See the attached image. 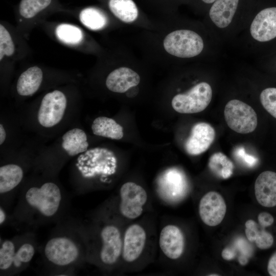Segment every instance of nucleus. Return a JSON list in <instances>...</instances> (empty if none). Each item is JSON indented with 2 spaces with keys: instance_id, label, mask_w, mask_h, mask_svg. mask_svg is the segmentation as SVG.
I'll return each mask as SVG.
<instances>
[{
  "instance_id": "obj_17",
  "label": "nucleus",
  "mask_w": 276,
  "mask_h": 276,
  "mask_svg": "<svg viewBox=\"0 0 276 276\" xmlns=\"http://www.w3.org/2000/svg\"><path fill=\"white\" fill-rule=\"evenodd\" d=\"M238 3L239 0H216L209 12L214 24L220 28L227 27L232 22Z\"/></svg>"
},
{
  "instance_id": "obj_13",
  "label": "nucleus",
  "mask_w": 276,
  "mask_h": 276,
  "mask_svg": "<svg viewBox=\"0 0 276 276\" xmlns=\"http://www.w3.org/2000/svg\"><path fill=\"white\" fill-rule=\"evenodd\" d=\"M146 234L140 225L134 224L126 229L123 240L122 257L127 262L135 261L141 255L145 245Z\"/></svg>"
},
{
  "instance_id": "obj_7",
  "label": "nucleus",
  "mask_w": 276,
  "mask_h": 276,
  "mask_svg": "<svg viewBox=\"0 0 276 276\" xmlns=\"http://www.w3.org/2000/svg\"><path fill=\"white\" fill-rule=\"evenodd\" d=\"M67 106V99L61 91L55 90L43 97L38 113L39 124L44 128L57 125L62 120Z\"/></svg>"
},
{
  "instance_id": "obj_28",
  "label": "nucleus",
  "mask_w": 276,
  "mask_h": 276,
  "mask_svg": "<svg viewBox=\"0 0 276 276\" xmlns=\"http://www.w3.org/2000/svg\"><path fill=\"white\" fill-rule=\"evenodd\" d=\"M52 0H21L19 7L20 14L24 18H30L47 8Z\"/></svg>"
},
{
  "instance_id": "obj_15",
  "label": "nucleus",
  "mask_w": 276,
  "mask_h": 276,
  "mask_svg": "<svg viewBox=\"0 0 276 276\" xmlns=\"http://www.w3.org/2000/svg\"><path fill=\"white\" fill-rule=\"evenodd\" d=\"M255 193L261 205L267 208L276 206V173L271 171L262 172L256 180Z\"/></svg>"
},
{
  "instance_id": "obj_8",
  "label": "nucleus",
  "mask_w": 276,
  "mask_h": 276,
  "mask_svg": "<svg viewBox=\"0 0 276 276\" xmlns=\"http://www.w3.org/2000/svg\"><path fill=\"white\" fill-rule=\"evenodd\" d=\"M120 196L119 210L124 217L134 219L141 216L147 200L143 187L133 182H126L121 187Z\"/></svg>"
},
{
  "instance_id": "obj_32",
  "label": "nucleus",
  "mask_w": 276,
  "mask_h": 276,
  "mask_svg": "<svg viewBox=\"0 0 276 276\" xmlns=\"http://www.w3.org/2000/svg\"><path fill=\"white\" fill-rule=\"evenodd\" d=\"M259 224L264 228L270 226L274 221L273 216L267 212L260 213L258 216Z\"/></svg>"
},
{
  "instance_id": "obj_14",
  "label": "nucleus",
  "mask_w": 276,
  "mask_h": 276,
  "mask_svg": "<svg viewBox=\"0 0 276 276\" xmlns=\"http://www.w3.org/2000/svg\"><path fill=\"white\" fill-rule=\"evenodd\" d=\"M159 244L166 256L172 260L177 259L181 256L184 250L183 235L177 226L166 225L160 232Z\"/></svg>"
},
{
  "instance_id": "obj_25",
  "label": "nucleus",
  "mask_w": 276,
  "mask_h": 276,
  "mask_svg": "<svg viewBox=\"0 0 276 276\" xmlns=\"http://www.w3.org/2000/svg\"><path fill=\"white\" fill-rule=\"evenodd\" d=\"M208 166L215 175L222 179L228 178L233 173V162L220 152L215 153L210 156Z\"/></svg>"
},
{
  "instance_id": "obj_19",
  "label": "nucleus",
  "mask_w": 276,
  "mask_h": 276,
  "mask_svg": "<svg viewBox=\"0 0 276 276\" xmlns=\"http://www.w3.org/2000/svg\"><path fill=\"white\" fill-rule=\"evenodd\" d=\"M61 146L70 156L84 152L88 147L86 134L80 128L71 129L62 136Z\"/></svg>"
},
{
  "instance_id": "obj_31",
  "label": "nucleus",
  "mask_w": 276,
  "mask_h": 276,
  "mask_svg": "<svg viewBox=\"0 0 276 276\" xmlns=\"http://www.w3.org/2000/svg\"><path fill=\"white\" fill-rule=\"evenodd\" d=\"M234 155L248 167H253L258 162L257 158L247 153L243 147H237L234 151Z\"/></svg>"
},
{
  "instance_id": "obj_18",
  "label": "nucleus",
  "mask_w": 276,
  "mask_h": 276,
  "mask_svg": "<svg viewBox=\"0 0 276 276\" xmlns=\"http://www.w3.org/2000/svg\"><path fill=\"white\" fill-rule=\"evenodd\" d=\"M43 73L37 66L29 67L18 78L16 85L17 93L22 96L33 95L39 88L42 81Z\"/></svg>"
},
{
  "instance_id": "obj_33",
  "label": "nucleus",
  "mask_w": 276,
  "mask_h": 276,
  "mask_svg": "<svg viewBox=\"0 0 276 276\" xmlns=\"http://www.w3.org/2000/svg\"><path fill=\"white\" fill-rule=\"evenodd\" d=\"M267 271L270 275L276 276V251L271 255L267 265Z\"/></svg>"
},
{
  "instance_id": "obj_6",
  "label": "nucleus",
  "mask_w": 276,
  "mask_h": 276,
  "mask_svg": "<svg viewBox=\"0 0 276 276\" xmlns=\"http://www.w3.org/2000/svg\"><path fill=\"white\" fill-rule=\"evenodd\" d=\"M224 116L228 126L239 133L252 132L257 126V116L254 109L239 100H232L227 103Z\"/></svg>"
},
{
  "instance_id": "obj_24",
  "label": "nucleus",
  "mask_w": 276,
  "mask_h": 276,
  "mask_svg": "<svg viewBox=\"0 0 276 276\" xmlns=\"http://www.w3.org/2000/svg\"><path fill=\"white\" fill-rule=\"evenodd\" d=\"M108 6L111 12L123 22H133L138 17V9L132 0H109Z\"/></svg>"
},
{
  "instance_id": "obj_2",
  "label": "nucleus",
  "mask_w": 276,
  "mask_h": 276,
  "mask_svg": "<svg viewBox=\"0 0 276 276\" xmlns=\"http://www.w3.org/2000/svg\"><path fill=\"white\" fill-rule=\"evenodd\" d=\"M35 250V242L30 237L3 241L0 247L1 272L11 274L22 270L30 263Z\"/></svg>"
},
{
  "instance_id": "obj_16",
  "label": "nucleus",
  "mask_w": 276,
  "mask_h": 276,
  "mask_svg": "<svg viewBox=\"0 0 276 276\" xmlns=\"http://www.w3.org/2000/svg\"><path fill=\"white\" fill-rule=\"evenodd\" d=\"M141 79L139 75L130 68L121 67L112 71L106 79V86L110 91L124 93L137 85Z\"/></svg>"
},
{
  "instance_id": "obj_1",
  "label": "nucleus",
  "mask_w": 276,
  "mask_h": 276,
  "mask_svg": "<svg viewBox=\"0 0 276 276\" xmlns=\"http://www.w3.org/2000/svg\"><path fill=\"white\" fill-rule=\"evenodd\" d=\"M63 195L59 186L47 181L40 186L30 187L22 195L21 205L25 214L33 219L48 220L59 212L63 203Z\"/></svg>"
},
{
  "instance_id": "obj_34",
  "label": "nucleus",
  "mask_w": 276,
  "mask_h": 276,
  "mask_svg": "<svg viewBox=\"0 0 276 276\" xmlns=\"http://www.w3.org/2000/svg\"><path fill=\"white\" fill-rule=\"evenodd\" d=\"M6 138V132L4 126L0 124V145H2L5 141Z\"/></svg>"
},
{
  "instance_id": "obj_37",
  "label": "nucleus",
  "mask_w": 276,
  "mask_h": 276,
  "mask_svg": "<svg viewBox=\"0 0 276 276\" xmlns=\"http://www.w3.org/2000/svg\"><path fill=\"white\" fill-rule=\"evenodd\" d=\"M218 275L217 274H211V275Z\"/></svg>"
},
{
  "instance_id": "obj_21",
  "label": "nucleus",
  "mask_w": 276,
  "mask_h": 276,
  "mask_svg": "<svg viewBox=\"0 0 276 276\" xmlns=\"http://www.w3.org/2000/svg\"><path fill=\"white\" fill-rule=\"evenodd\" d=\"M93 133L97 136L112 140H120L123 136V129L113 119L106 117L96 118L91 125Z\"/></svg>"
},
{
  "instance_id": "obj_4",
  "label": "nucleus",
  "mask_w": 276,
  "mask_h": 276,
  "mask_svg": "<svg viewBox=\"0 0 276 276\" xmlns=\"http://www.w3.org/2000/svg\"><path fill=\"white\" fill-rule=\"evenodd\" d=\"M165 51L179 58H191L199 55L204 44L201 36L189 30H178L168 34L163 41Z\"/></svg>"
},
{
  "instance_id": "obj_9",
  "label": "nucleus",
  "mask_w": 276,
  "mask_h": 276,
  "mask_svg": "<svg viewBox=\"0 0 276 276\" xmlns=\"http://www.w3.org/2000/svg\"><path fill=\"white\" fill-rule=\"evenodd\" d=\"M100 238V260L106 265H112L117 262L122 252L123 241L120 232L116 226L108 224L102 228Z\"/></svg>"
},
{
  "instance_id": "obj_11",
  "label": "nucleus",
  "mask_w": 276,
  "mask_h": 276,
  "mask_svg": "<svg viewBox=\"0 0 276 276\" xmlns=\"http://www.w3.org/2000/svg\"><path fill=\"white\" fill-rule=\"evenodd\" d=\"M215 135V129L210 124L205 122L196 123L192 127L185 143L186 151L191 155L204 152L213 143Z\"/></svg>"
},
{
  "instance_id": "obj_5",
  "label": "nucleus",
  "mask_w": 276,
  "mask_h": 276,
  "mask_svg": "<svg viewBox=\"0 0 276 276\" xmlns=\"http://www.w3.org/2000/svg\"><path fill=\"white\" fill-rule=\"evenodd\" d=\"M212 98L210 85L205 82L199 83L188 91L175 95L172 99L173 108L180 113H195L204 110Z\"/></svg>"
},
{
  "instance_id": "obj_22",
  "label": "nucleus",
  "mask_w": 276,
  "mask_h": 276,
  "mask_svg": "<svg viewBox=\"0 0 276 276\" xmlns=\"http://www.w3.org/2000/svg\"><path fill=\"white\" fill-rule=\"evenodd\" d=\"M245 233L249 242H255L257 246L261 249L269 248L273 244L272 235L253 220H247L245 224Z\"/></svg>"
},
{
  "instance_id": "obj_36",
  "label": "nucleus",
  "mask_w": 276,
  "mask_h": 276,
  "mask_svg": "<svg viewBox=\"0 0 276 276\" xmlns=\"http://www.w3.org/2000/svg\"><path fill=\"white\" fill-rule=\"evenodd\" d=\"M203 2L207 4H211L214 3L216 0H202Z\"/></svg>"
},
{
  "instance_id": "obj_23",
  "label": "nucleus",
  "mask_w": 276,
  "mask_h": 276,
  "mask_svg": "<svg viewBox=\"0 0 276 276\" xmlns=\"http://www.w3.org/2000/svg\"><path fill=\"white\" fill-rule=\"evenodd\" d=\"M239 252L238 262L241 265H246L253 253L251 245L242 237L237 238L233 245L223 249L221 252L222 257L226 260L234 259L237 252Z\"/></svg>"
},
{
  "instance_id": "obj_3",
  "label": "nucleus",
  "mask_w": 276,
  "mask_h": 276,
  "mask_svg": "<svg viewBox=\"0 0 276 276\" xmlns=\"http://www.w3.org/2000/svg\"><path fill=\"white\" fill-rule=\"evenodd\" d=\"M80 242L74 236L59 235L50 239L43 248V256L52 266L67 267L79 262L81 255Z\"/></svg>"
},
{
  "instance_id": "obj_29",
  "label": "nucleus",
  "mask_w": 276,
  "mask_h": 276,
  "mask_svg": "<svg viewBox=\"0 0 276 276\" xmlns=\"http://www.w3.org/2000/svg\"><path fill=\"white\" fill-rule=\"evenodd\" d=\"M260 99L264 109L276 119V88L264 89L260 94Z\"/></svg>"
},
{
  "instance_id": "obj_12",
  "label": "nucleus",
  "mask_w": 276,
  "mask_h": 276,
  "mask_svg": "<svg viewBox=\"0 0 276 276\" xmlns=\"http://www.w3.org/2000/svg\"><path fill=\"white\" fill-rule=\"evenodd\" d=\"M251 36L260 42H266L276 37V7H269L259 12L250 28Z\"/></svg>"
},
{
  "instance_id": "obj_27",
  "label": "nucleus",
  "mask_w": 276,
  "mask_h": 276,
  "mask_svg": "<svg viewBox=\"0 0 276 276\" xmlns=\"http://www.w3.org/2000/svg\"><path fill=\"white\" fill-rule=\"evenodd\" d=\"M55 33L59 40L68 44L78 43L83 38L81 30L78 27L70 24H60L56 28Z\"/></svg>"
},
{
  "instance_id": "obj_20",
  "label": "nucleus",
  "mask_w": 276,
  "mask_h": 276,
  "mask_svg": "<svg viewBox=\"0 0 276 276\" xmlns=\"http://www.w3.org/2000/svg\"><path fill=\"white\" fill-rule=\"evenodd\" d=\"M24 177L22 168L15 164H8L0 167V193H8L20 183Z\"/></svg>"
},
{
  "instance_id": "obj_30",
  "label": "nucleus",
  "mask_w": 276,
  "mask_h": 276,
  "mask_svg": "<svg viewBox=\"0 0 276 276\" xmlns=\"http://www.w3.org/2000/svg\"><path fill=\"white\" fill-rule=\"evenodd\" d=\"M14 44L10 33L5 27L0 25V60L5 56H10L14 52Z\"/></svg>"
},
{
  "instance_id": "obj_26",
  "label": "nucleus",
  "mask_w": 276,
  "mask_h": 276,
  "mask_svg": "<svg viewBox=\"0 0 276 276\" xmlns=\"http://www.w3.org/2000/svg\"><path fill=\"white\" fill-rule=\"evenodd\" d=\"M82 24L92 30H99L103 28L107 23L106 15L100 10L88 7L83 9L79 14Z\"/></svg>"
},
{
  "instance_id": "obj_10",
  "label": "nucleus",
  "mask_w": 276,
  "mask_h": 276,
  "mask_svg": "<svg viewBox=\"0 0 276 276\" xmlns=\"http://www.w3.org/2000/svg\"><path fill=\"white\" fill-rule=\"evenodd\" d=\"M226 211L225 201L216 192L206 193L200 200L199 214L202 221L208 226L219 224L224 219Z\"/></svg>"
},
{
  "instance_id": "obj_35",
  "label": "nucleus",
  "mask_w": 276,
  "mask_h": 276,
  "mask_svg": "<svg viewBox=\"0 0 276 276\" xmlns=\"http://www.w3.org/2000/svg\"><path fill=\"white\" fill-rule=\"evenodd\" d=\"M6 219V214L4 209L1 206L0 208V224L2 225Z\"/></svg>"
}]
</instances>
